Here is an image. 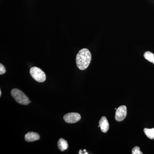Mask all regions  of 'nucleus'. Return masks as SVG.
<instances>
[{"label": "nucleus", "instance_id": "obj_12", "mask_svg": "<svg viewBox=\"0 0 154 154\" xmlns=\"http://www.w3.org/2000/svg\"><path fill=\"white\" fill-rule=\"evenodd\" d=\"M6 69L2 63L0 64V75H2L6 72Z\"/></svg>", "mask_w": 154, "mask_h": 154}, {"label": "nucleus", "instance_id": "obj_2", "mask_svg": "<svg viewBox=\"0 0 154 154\" xmlns=\"http://www.w3.org/2000/svg\"><path fill=\"white\" fill-rule=\"evenodd\" d=\"M11 94L16 102L21 105H27L30 102L27 96L19 89H13L11 91Z\"/></svg>", "mask_w": 154, "mask_h": 154}, {"label": "nucleus", "instance_id": "obj_11", "mask_svg": "<svg viewBox=\"0 0 154 154\" xmlns=\"http://www.w3.org/2000/svg\"><path fill=\"white\" fill-rule=\"evenodd\" d=\"M132 154H142V152L140 151V148L138 146H135L132 149Z\"/></svg>", "mask_w": 154, "mask_h": 154}, {"label": "nucleus", "instance_id": "obj_10", "mask_svg": "<svg viewBox=\"0 0 154 154\" xmlns=\"http://www.w3.org/2000/svg\"><path fill=\"white\" fill-rule=\"evenodd\" d=\"M144 132L147 137L150 139H154V128H145L144 129Z\"/></svg>", "mask_w": 154, "mask_h": 154}, {"label": "nucleus", "instance_id": "obj_5", "mask_svg": "<svg viewBox=\"0 0 154 154\" xmlns=\"http://www.w3.org/2000/svg\"><path fill=\"white\" fill-rule=\"evenodd\" d=\"M127 111V107L125 105H122L119 107L116 111V120L118 122L123 121L126 117Z\"/></svg>", "mask_w": 154, "mask_h": 154}, {"label": "nucleus", "instance_id": "obj_9", "mask_svg": "<svg viewBox=\"0 0 154 154\" xmlns=\"http://www.w3.org/2000/svg\"><path fill=\"white\" fill-rule=\"evenodd\" d=\"M144 57L146 60L154 64V54L150 51H146L144 54Z\"/></svg>", "mask_w": 154, "mask_h": 154}, {"label": "nucleus", "instance_id": "obj_7", "mask_svg": "<svg viewBox=\"0 0 154 154\" xmlns=\"http://www.w3.org/2000/svg\"><path fill=\"white\" fill-rule=\"evenodd\" d=\"M25 140L28 142H31L38 140L40 139L39 135L37 133L28 132L25 134Z\"/></svg>", "mask_w": 154, "mask_h": 154}, {"label": "nucleus", "instance_id": "obj_14", "mask_svg": "<svg viewBox=\"0 0 154 154\" xmlns=\"http://www.w3.org/2000/svg\"><path fill=\"white\" fill-rule=\"evenodd\" d=\"M2 96V91L0 90V96Z\"/></svg>", "mask_w": 154, "mask_h": 154}, {"label": "nucleus", "instance_id": "obj_6", "mask_svg": "<svg viewBox=\"0 0 154 154\" xmlns=\"http://www.w3.org/2000/svg\"><path fill=\"white\" fill-rule=\"evenodd\" d=\"M99 125L101 131L103 133H106L109 128V124L105 116H102L99 121Z\"/></svg>", "mask_w": 154, "mask_h": 154}, {"label": "nucleus", "instance_id": "obj_4", "mask_svg": "<svg viewBox=\"0 0 154 154\" xmlns=\"http://www.w3.org/2000/svg\"><path fill=\"white\" fill-rule=\"evenodd\" d=\"M81 119V116L79 113H69L64 116L63 119L67 123H75Z\"/></svg>", "mask_w": 154, "mask_h": 154}, {"label": "nucleus", "instance_id": "obj_13", "mask_svg": "<svg viewBox=\"0 0 154 154\" xmlns=\"http://www.w3.org/2000/svg\"><path fill=\"white\" fill-rule=\"evenodd\" d=\"M79 154H88V153L87 152H82V150H80L79 152Z\"/></svg>", "mask_w": 154, "mask_h": 154}, {"label": "nucleus", "instance_id": "obj_3", "mask_svg": "<svg viewBox=\"0 0 154 154\" xmlns=\"http://www.w3.org/2000/svg\"><path fill=\"white\" fill-rule=\"evenodd\" d=\"M30 73L33 79L38 82H44L46 80V76L45 74L39 68L37 67L31 68Z\"/></svg>", "mask_w": 154, "mask_h": 154}, {"label": "nucleus", "instance_id": "obj_8", "mask_svg": "<svg viewBox=\"0 0 154 154\" xmlns=\"http://www.w3.org/2000/svg\"><path fill=\"white\" fill-rule=\"evenodd\" d=\"M57 146L58 149L62 152L64 151L68 148L67 142L63 138L60 139L57 142Z\"/></svg>", "mask_w": 154, "mask_h": 154}, {"label": "nucleus", "instance_id": "obj_1", "mask_svg": "<svg viewBox=\"0 0 154 154\" xmlns=\"http://www.w3.org/2000/svg\"><path fill=\"white\" fill-rule=\"evenodd\" d=\"M92 55L87 48H83L79 51L76 57L77 66L81 70L88 68L91 63Z\"/></svg>", "mask_w": 154, "mask_h": 154}]
</instances>
